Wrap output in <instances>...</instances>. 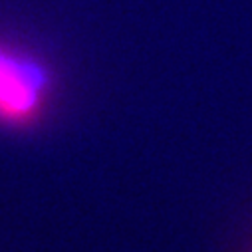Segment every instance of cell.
<instances>
[{
    "label": "cell",
    "mask_w": 252,
    "mask_h": 252,
    "mask_svg": "<svg viewBox=\"0 0 252 252\" xmlns=\"http://www.w3.org/2000/svg\"><path fill=\"white\" fill-rule=\"evenodd\" d=\"M52 74L38 58L0 42V123L30 127L38 123L52 97Z\"/></svg>",
    "instance_id": "cell-1"
}]
</instances>
